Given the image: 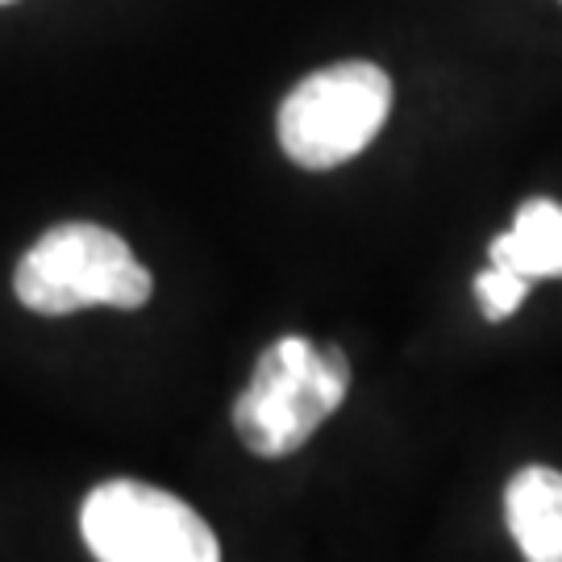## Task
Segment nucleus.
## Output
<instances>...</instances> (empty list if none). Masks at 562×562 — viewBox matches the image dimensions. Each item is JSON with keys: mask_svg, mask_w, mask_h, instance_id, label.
Returning <instances> with one entry per match:
<instances>
[{"mask_svg": "<svg viewBox=\"0 0 562 562\" xmlns=\"http://www.w3.org/2000/svg\"><path fill=\"white\" fill-rule=\"evenodd\" d=\"M0 4H9V0H0Z\"/></svg>", "mask_w": 562, "mask_h": 562, "instance_id": "8", "label": "nucleus"}, {"mask_svg": "<svg viewBox=\"0 0 562 562\" xmlns=\"http://www.w3.org/2000/svg\"><path fill=\"white\" fill-rule=\"evenodd\" d=\"M487 259L525 276L529 283L562 280V204L559 201H525L513 225L501 238H492Z\"/></svg>", "mask_w": 562, "mask_h": 562, "instance_id": "6", "label": "nucleus"}, {"mask_svg": "<svg viewBox=\"0 0 562 562\" xmlns=\"http://www.w3.org/2000/svg\"><path fill=\"white\" fill-rule=\"evenodd\" d=\"M350 392V362L338 346L317 350L304 338H280L259 359L234 401V429L259 459L296 454Z\"/></svg>", "mask_w": 562, "mask_h": 562, "instance_id": "1", "label": "nucleus"}, {"mask_svg": "<svg viewBox=\"0 0 562 562\" xmlns=\"http://www.w3.org/2000/svg\"><path fill=\"white\" fill-rule=\"evenodd\" d=\"M88 550L101 562H217L222 546L204 517L180 496L138 480L92 487L80 508Z\"/></svg>", "mask_w": 562, "mask_h": 562, "instance_id": "4", "label": "nucleus"}, {"mask_svg": "<svg viewBox=\"0 0 562 562\" xmlns=\"http://www.w3.org/2000/svg\"><path fill=\"white\" fill-rule=\"evenodd\" d=\"M13 292L30 313L67 317L88 304L142 308L155 292V280L113 229L67 222L30 246L13 276Z\"/></svg>", "mask_w": 562, "mask_h": 562, "instance_id": "2", "label": "nucleus"}, {"mask_svg": "<svg viewBox=\"0 0 562 562\" xmlns=\"http://www.w3.org/2000/svg\"><path fill=\"white\" fill-rule=\"evenodd\" d=\"M392 109V80L375 63H334L304 76L280 104V146L304 171H334L362 155Z\"/></svg>", "mask_w": 562, "mask_h": 562, "instance_id": "3", "label": "nucleus"}, {"mask_svg": "<svg viewBox=\"0 0 562 562\" xmlns=\"http://www.w3.org/2000/svg\"><path fill=\"white\" fill-rule=\"evenodd\" d=\"M508 533L529 562H562V471L525 467L504 492Z\"/></svg>", "mask_w": 562, "mask_h": 562, "instance_id": "5", "label": "nucleus"}, {"mask_svg": "<svg viewBox=\"0 0 562 562\" xmlns=\"http://www.w3.org/2000/svg\"><path fill=\"white\" fill-rule=\"evenodd\" d=\"M533 283L517 276V271H508L501 262H487V271L475 276V296L483 304V317L487 322H504V317H513L517 308H521L525 292H529Z\"/></svg>", "mask_w": 562, "mask_h": 562, "instance_id": "7", "label": "nucleus"}]
</instances>
